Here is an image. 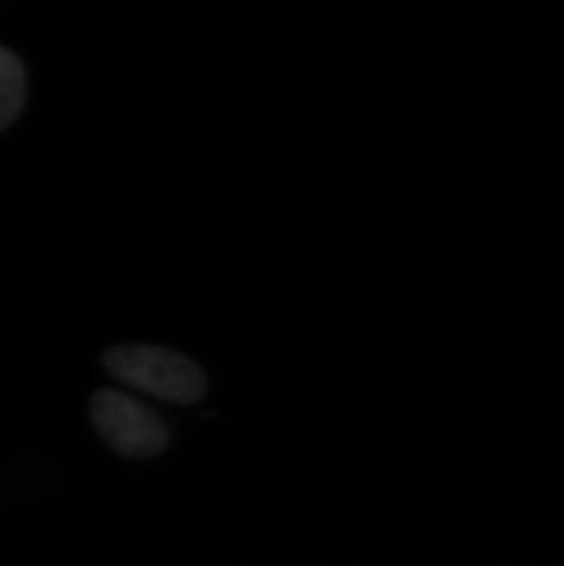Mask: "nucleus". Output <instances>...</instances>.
I'll use <instances>...</instances> for the list:
<instances>
[{
  "mask_svg": "<svg viewBox=\"0 0 564 566\" xmlns=\"http://www.w3.org/2000/svg\"><path fill=\"white\" fill-rule=\"evenodd\" d=\"M105 369L123 384L160 400L192 406L202 400L208 381L184 354L155 345H119L105 354Z\"/></svg>",
  "mask_w": 564,
  "mask_h": 566,
  "instance_id": "obj_1",
  "label": "nucleus"
},
{
  "mask_svg": "<svg viewBox=\"0 0 564 566\" xmlns=\"http://www.w3.org/2000/svg\"><path fill=\"white\" fill-rule=\"evenodd\" d=\"M91 417L108 448L127 459H149L161 453L169 443L166 422L122 390H97L92 396Z\"/></svg>",
  "mask_w": 564,
  "mask_h": 566,
  "instance_id": "obj_2",
  "label": "nucleus"
},
{
  "mask_svg": "<svg viewBox=\"0 0 564 566\" xmlns=\"http://www.w3.org/2000/svg\"><path fill=\"white\" fill-rule=\"evenodd\" d=\"M27 102V72L11 50L0 46V133L15 122Z\"/></svg>",
  "mask_w": 564,
  "mask_h": 566,
  "instance_id": "obj_3",
  "label": "nucleus"
}]
</instances>
